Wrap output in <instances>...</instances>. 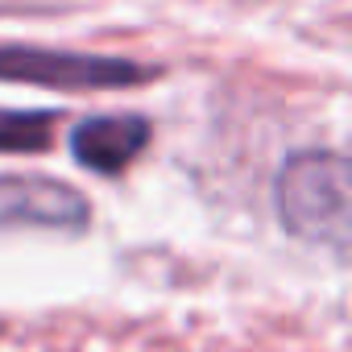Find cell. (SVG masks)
<instances>
[{"instance_id": "obj_3", "label": "cell", "mask_w": 352, "mask_h": 352, "mask_svg": "<svg viewBox=\"0 0 352 352\" xmlns=\"http://www.w3.org/2000/svg\"><path fill=\"white\" fill-rule=\"evenodd\" d=\"M91 208L71 183L34 179V174H5L0 179V232H13V228L79 232Z\"/></svg>"}, {"instance_id": "obj_2", "label": "cell", "mask_w": 352, "mask_h": 352, "mask_svg": "<svg viewBox=\"0 0 352 352\" xmlns=\"http://www.w3.org/2000/svg\"><path fill=\"white\" fill-rule=\"evenodd\" d=\"M0 79L58 87V91H112L137 87L149 79L145 67L104 54H71V50H38V46H0Z\"/></svg>"}, {"instance_id": "obj_5", "label": "cell", "mask_w": 352, "mask_h": 352, "mask_svg": "<svg viewBox=\"0 0 352 352\" xmlns=\"http://www.w3.org/2000/svg\"><path fill=\"white\" fill-rule=\"evenodd\" d=\"M54 137V112H0V153H38Z\"/></svg>"}, {"instance_id": "obj_1", "label": "cell", "mask_w": 352, "mask_h": 352, "mask_svg": "<svg viewBox=\"0 0 352 352\" xmlns=\"http://www.w3.org/2000/svg\"><path fill=\"white\" fill-rule=\"evenodd\" d=\"M274 208L290 236L344 249L348 245V162L331 149L294 153L278 170Z\"/></svg>"}, {"instance_id": "obj_4", "label": "cell", "mask_w": 352, "mask_h": 352, "mask_svg": "<svg viewBox=\"0 0 352 352\" xmlns=\"http://www.w3.org/2000/svg\"><path fill=\"white\" fill-rule=\"evenodd\" d=\"M149 141V120L141 116H87L71 129L75 157L96 174L124 170Z\"/></svg>"}]
</instances>
